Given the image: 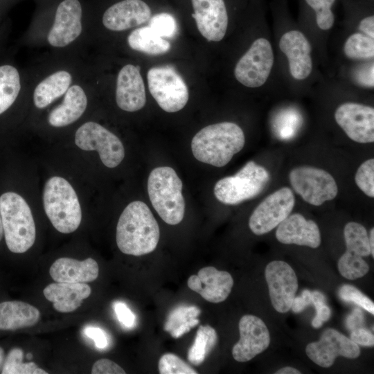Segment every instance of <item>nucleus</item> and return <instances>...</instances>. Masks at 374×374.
I'll use <instances>...</instances> for the list:
<instances>
[{"mask_svg":"<svg viewBox=\"0 0 374 374\" xmlns=\"http://www.w3.org/2000/svg\"><path fill=\"white\" fill-rule=\"evenodd\" d=\"M150 92L165 112L182 109L188 100V90L182 77L170 66L151 68L147 74Z\"/></svg>","mask_w":374,"mask_h":374,"instance_id":"nucleus-8","label":"nucleus"},{"mask_svg":"<svg viewBox=\"0 0 374 374\" xmlns=\"http://www.w3.org/2000/svg\"><path fill=\"white\" fill-rule=\"evenodd\" d=\"M312 303L315 306L317 314L312 321V325L315 328H320L323 323L331 317V310L326 304L324 295L319 292H312Z\"/></svg>","mask_w":374,"mask_h":374,"instance_id":"nucleus-41","label":"nucleus"},{"mask_svg":"<svg viewBox=\"0 0 374 374\" xmlns=\"http://www.w3.org/2000/svg\"><path fill=\"white\" fill-rule=\"evenodd\" d=\"M114 309L120 322L127 327L133 326L135 316L125 303L120 301L116 302L114 305Z\"/></svg>","mask_w":374,"mask_h":374,"instance_id":"nucleus-43","label":"nucleus"},{"mask_svg":"<svg viewBox=\"0 0 374 374\" xmlns=\"http://www.w3.org/2000/svg\"><path fill=\"white\" fill-rule=\"evenodd\" d=\"M269 180L268 171L250 161L235 175L220 179L214 186V195L223 204H238L259 195Z\"/></svg>","mask_w":374,"mask_h":374,"instance_id":"nucleus-7","label":"nucleus"},{"mask_svg":"<svg viewBox=\"0 0 374 374\" xmlns=\"http://www.w3.org/2000/svg\"><path fill=\"white\" fill-rule=\"evenodd\" d=\"M305 352L313 362L325 368L331 366L338 356L355 359L360 355L357 344L332 328L326 330L318 341L310 343Z\"/></svg>","mask_w":374,"mask_h":374,"instance_id":"nucleus-14","label":"nucleus"},{"mask_svg":"<svg viewBox=\"0 0 374 374\" xmlns=\"http://www.w3.org/2000/svg\"><path fill=\"white\" fill-rule=\"evenodd\" d=\"M275 373L276 374H300L301 372L293 367L286 366V367H283L278 370Z\"/></svg>","mask_w":374,"mask_h":374,"instance_id":"nucleus-50","label":"nucleus"},{"mask_svg":"<svg viewBox=\"0 0 374 374\" xmlns=\"http://www.w3.org/2000/svg\"><path fill=\"white\" fill-rule=\"evenodd\" d=\"M345 55L351 59H368L374 56V40L362 33H356L346 39L344 46Z\"/></svg>","mask_w":374,"mask_h":374,"instance_id":"nucleus-34","label":"nucleus"},{"mask_svg":"<svg viewBox=\"0 0 374 374\" xmlns=\"http://www.w3.org/2000/svg\"><path fill=\"white\" fill-rule=\"evenodd\" d=\"M41 10L51 23L46 35L47 44L55 49L72 46L81 37L87 4L84 0H40Z\"/></svg>","mask_w":374,"mask_h":374,"instance_id":"nucleus-3","label":"nucleus"},{"mask_svg":"<svg viewBox=\"0 0 374 374\" xmlns=\"http://www.w3.org/2000/svg\"><path fill=\"white\" fill-rule=\"evenodd\" d=\"M91 293L85 283H53L43 290L45 298L53 303V308L59 312H71L78 309Z\"/></svg>","mask_w":374,"mask_h":374,"instance_id":"nucleus-25","label":"nucleus"},{"mask_svg":"<svg viewBox=\"0 0 374 374\" xmlns=\"http://www.w3.org/2000/svg\"><path fill=\"white\" fill-rule=\"evenodd\" d=\"M40 318L39 310L33 305L19 301L0 303V330H15L35 325Z\"/></svg>","mask_w":374,"mask_h":374,"instance_id":"nucleus-27","label":"nucleus"},{"mask_svg":"<svg viewBox=\"0 0 374 374\" xmlns=\"http://www.w3.org/2000/svg\"><path fill=\"white\" fill-rule=\"evenodd\" d=\"M74 140L82 150L97 151L101 161L108 168L118 166L124 159L125 149L119 138L96 122L87 121L81 125Z\"/></svg>","mask_w":374,"mask_h":374,"instance_id":"nucleus-9","label":"nucleus"},{"mask_svg":"<svg viewBox=\"0 0 374 374\" xmlns=\"http://www.w3.org/2000/svg\"><path fill=\"white\" fill-rule=\"evenodd\" d=\"M195 20L201 35L208 41L219 42L228 26V15L224 0H191Z\"/></svg>","mask_w":374,"mask_h":374,"instance_id":"nucleus-17","label":"nucleus"},{"mask_svg":"<svg viewBox=\"0 0 374 374\" xmlns=\"http://www.w3.org/2000/svg\"><path fill=\"white\" fill-rule=\"evenodd\" d=\"M43 205L55 229L62 233L75 231L82 220L78 195L69 182L63 177L49 178L44 186Z\"/></svg>","mask_w":374,"mask_h":374,"instance_id":"nucleus-5","label":"nucleus"},{"mask_svg":"<svg viewBox=\"0 0 374 374\" xmlns=\"http://www.w3.org/2000/svg\"><path fill=\"white\" fill-rule=\"evenodd\" d=\"M3 235V224H2V220L0 213V241L1 240Z\"/></svg>","mask_w":374,"mask_h":374,"instance_id":"nucleus-53","label":"nucleus"},{"mask_svg":"<svg viewBox=\"0 0 374 374\" xmlns=\"http://www.w3.org/2000/svg\"><path fill=\"white\" fill-rule=\"evenodd\" d=\"M359 29L364 32L366 35L374 38V16H368L364 18L359 23Z\"/></svg>","mask_w":374,"mask_h":374,"instance_id":"nucleus-48","label":"nucleus"},{"mask_svg":"<svg viewBox=\"0 0 374 374\" xmlns=\"http://www.w3.org/2000/svg\"><path fill=\"white\" fill-rule=\"evenodd\" d=\"M273 64L274 53L270 42L265 38H258L236 64L234 75L244 86L258 87L267 80Z\"/></svg>","mask_w":374,"mask_h":374,"instance_id":"nucleus-11","label":"nucleus"},{"mask_svg":"<svg viewBox=\"0 0 374 374\" xmlns=\"http://www.w3.org/2000/svg\"><path fill=\"white\" fill-rule=\"evenodd\" d=\"M271 302L280 313L289 311L298 290V280L292 267L282 260L270 262L265 267Z\"/></svg>","mask_w":374,"mask_h":374,"instance_id":"nucleus-13","label":"nucleus"},{"mask_svg":"<svg viewBox=\"0 0 374 374\" xmlns=\"http://www.w3.org/2000/svg\"><path fill=\"white\" fill-rule=\"evenodd\" d=\"M364 323V314L362 311L358 308L353 310L346 320V326L351 331L359 328H362Z\"/></svg>","mask_w":374,"mask_h":374,"instance_id":"nucleus-47","label":"nucleus"},{"mask_svg":"<svg viewBox=\"0 0 374 374\" xmlns=\"http://www.w3.org/2000/svg\"><path fill=\"white\" fill-rule=\"evenodd\" d=\"M344 235L346 251L362 257L371 255L368 235L364 226L357 222H350L344 227Z\"/></svg>","mask_w":374,"mask_h":374,"instance_id":"nucleus-32","label":"nucleus"},{"mask_svg":"<svg viewBox=\"0 0 374 374\" xmlns=\"http://www.w3.org/2000/svg\"><path fill=\"white\" fill-rule=\"evenodd\" d=\"M86 86L75 82L63 96L60 104L49 112L47 121L53 127H63L78 120L87 109L88 104Z\"/></svg>","mask_w":374,"mask_h":374,"instance_id":"nucleus-23","label":"nucleus"},{"mask_svg":"<svg viewBox=\"0 0 374 374\" xmlns=\"http://www.w3.org/2000/svg\"><path fill=\"white\" fill-rule=\"evenodd\" d=\"M115 98L118 107L125 112H136L145 106V89L139 66L127 64L119 70Z\"/></svg>","mask_w":374,"mask_h":374,"instance_id":"nucleus-19","label":"nucleus"},{"mask_svg":"<svg viewBox=\"0 0 374 374\" xmlns=\"http://www.w3.org/2000/svg\"><path fill=\"white\" fill-rule=\"evenodd\" d=\"M5 357H5V354H4V350H3V348H1L0 346V371H1Z\"/></svg>","mask_w":374,"mask_h":374,"instance_id":"nucleus-52","label":"nucleus"},{"mask_svg":"<svg viewBox=\"0 0 374 374\" xmlns=\"http://www.w3.org/2000/svg\"><path fill=\"white\" fill-rule=\"evenodd\" d=\"M240 340L232 348L235 360L244 362L265 350L270 344L269 332L259 317L246 314L239 321Z\"/></svg>","mask_w":374,"mask_h":374,"instance_id":"nucleus-16","label":"nucleus"},{"mask_svg":"<svg viewBox=\"0 0 374 374\" xmlns=\"http://www.w3.org/2000/svg\"><path fill=\"white\" fill-rule=\"evenodd\" d=\"M373 64H372L368 69L359 71L357 75L358 81L362 84L373 87Z\"/></svg>","mask_w":374,"mask_h":374,"instance_id":"nucleus-49","label":"nucleus"},{"mask_svg":"<svg viewBox=\"0 0 374 374\" xmlns=\"http://www.w3.org/2000/svg\"><path fill=\"white\" fill-rule=\"evenodd\" d=\"M86 336L92 339L95 345L98 348H105L108 344V341L105 332L98 327L88 326L84 329Z\"/></svg>","mask_w":374,"mask_h":374,"instance_id":"nucleus-45","label":"nucleus"},{"mask_svg":"<svg viewBox=\"0 0 374 374\" xmlns=\"http://www.w3.org/2000/svg\"><path fill=\"white\" fill-rule=\"evenodd\" d=\"M98 265L91 258L84 260L60 258L52 264L49 269L51 277L58 283L92 282L98 278Z\"/></svg>","mask_w":374,"mask_h":374,"instance_id":"nucleus-26","label":"nucleus"},{"mask_svg":"<svg viewBox=\"0 0 374 374\" xmlns=\"http://www.w3.org/2000/svg\"><path fill=\"white\" fill-rule=\"evenodd\" d=\"M149 26L160 37H173L177 33V26L175 19L168 13H159L150 19Z\"/></svg>","mask_w":374,"mask_h":374,"instance_id":"nucleus-39","label":"nucleus"},{"mask_svg":"<svg viewBox=\"0 0 374 374\" xmlns=\"http://www.w3.org/2000/svg\"><path fill=\"white\" fill-rule=\"evenodd\" d=\"M295 199L292 190L283 187L265 197L254 209L249 226L256 235L265 234L278 226L292 212Z\"/></svg>","mask_w":374,"mask_h":374,"instance_id":"nucleus-12","label":"nucleus"},{"mask_svg":"<svg viewBox=\"0 0 374 374\" xmlns=\"http://www.w3.org/2000/svg\"><path fill=\"white\" fill-rule=\"evenodd\" d=\"M289 179L294 190L303 199L314 206H320L333 199L338 193L333 177L321 168L296 167L290 171Z\"/></svg>","mask_w":374,"mask_h":374,"instance_id":"nucleus-10","label":"nucleus"},{"mask_svg":"<svg viewBox=\"0 0 374 374\" xmlns=\"http://www.w3.org/2000/svg\"><path fill=\"white\" fill-rule=\"evenodd\" d=\"M350 339L357 345L369 347L374 345L373 335L364 328L353 330L350 334Z\"/></svg>","mask_w":374,"mask_h":374,"instance_id":"nucleus-44","label":"nucleus"},{"mask_svg":"<svg viewBox=\"0 0 374 374\" xmlns=\"http://www.w3.org/2000/svg\"><path fill=\"white\" fill-rule=\"evenodd\" d=\"M277 240L283 244H295L317 248L321 244V233L313 220H306L300 213L289 215L276 231Z\"/></svg>","mask_w":374,"mask_h":374,"instance_id":"nucleus-22","label":"nucleus"},{"mask_svg":"<svg viewBox=\"0 0 374 374\" xmlns=\"http://www.w3.org/2000/svg\"><path fill=\"white\" fill-rule=\"evenodd\" d=\"M338 269L344 278L355 280L366 275L369 266L362 256L346 251L338 261Z\"/></svg>","mask_w":374,"mask_h":374,"instance_id":"nucleus-35","label":"nucleus"},{"mask_svg":"<svg viewBox=\"0 0 374 374\" xmlns=\"http://www.w3.org/2000/svg\"><path fill=\"white\" fill-rule=\"evenodd\" d=\"M337 123L346 135L357 143L374 141V109L355 103L339 105L335 112Z\"/></svg>","mask_w":374,"mask_h":374,"instance_id":"nucleus-15","label":"nucleus"},{"mask_svg":"<svg viewBox=\"0 0 374 374\" xmlns=\"http://www.w3.org/2000/svg\"><path fill=\"white\" fill-rule=\"evenodd\" d=\"M127 41L132 50L151 55L166 53L170 48V44L150 26H143L132 30Z\"/></svg>","mask_w":374,"mask_h":374,"instance_id":"nucleus-28","label":"nucleus"},{"mask_svg":"<svg viewBox=\"0 0 374 374\" xmlns=\"http://www.w3.org/2000/svg\"><path fill=\"white\" fill-rule=\"evenodd\" d=\"M148 193L152 206L167 224L176 225L185 213L182 181L170 167L153 169L148 179Z\"/></svg>","mask_w":374,"mask_h":374,"instance_id":"nucleus-6","label":"nucleus"},{"mask_svg":"<svg viewBox=\"0 0 374 374\" xmlns=\"http://www.w3.org/2000/svg\"><path fill=\"white\" fill-rule=\"evenodd\" d=\"M0 213L8 249L23 253L33 245L36 229L30 208L25 199L14 192L0 197Z\"/></svg>","mask_w":374,"mask_h":374,"instance_id":"nucleus-4","label":"nucleus"},{"mask_svg":"<svg viewBox=\"0 0 374 374\" xmlns=\"http://www.w3.org/2000/svg\"><path fill=\"white\" fill-rule=\"evenodd\" d=\"M335 0H305L316 12V21L321 30H328L334 24V15L331 8Z\"/></svg>","mask_w":374,"mask_h":374,"instance_id":"nucleus-37","label":"nucleus"},{"mask_svg":"<svg viewBox=\"0 0 374 374\" xmlns=\"http://www.w3.org/2000/svg\"><path fill=\"white\" fill-rule=\"evenodd\" d=\"M92 374H125V371L119 365L108 359L97 360L91 368Z\"/></svg>","mask_w":374,"mask_h":374,"instance_id":"nucleus-42","label":"nucleus"},{"mask_svg":"<svg viewBox=\"0 0 374 374\" xmlns=\"http://www.w3.org/2000/svg\"><path fill=\"white\" fill-rule=\"evenodd\" d=\"M339 296L343 301L355 303L371 314H374L373 302L355 287L342 285L339 290Z\"/></svg>","mask_w":374,"mask_h":374,"instance_id":"nucleus-40","label":"nucleus"},{"mask_svg":"<svg viewBox=\"0 0 374 374\" xmlns=\"http://www.w3.org/2000/svg\"><path fill=\"white\" fill-rule=\"evenodd\" d=\"M187 285L206 301L218 303L229 296L233 285V279L229 272L208 266L200 269L197 275L190 276Z\"/></svg>","mask_w":374,"mask_h":374,"instance_id":"nucleus-20","label":"nucleus"},{"mask_svg":"<svg viewBox=\"0 0 374 374\" xmlns=\"http://www.w3.org/2000/svg\"><path fill=\"white\" fill-rule=\"evenodd\" d=\"M369 244L371 247V254L372 257H374V229L372 228L370 231V235L368 236Z\"/></svg>","mask_w":374,"mask_h":374,"instance_id":"nucleus-51","label":"nucleus"},{"mask_svg":"<svg viewBox=\"0 0 374 374\" xmlns=\"http://www.w3.org/2000/svg\"><path fill=\"white\" fill-rule=\"evenodd\" d=\"M75 74L68 68L53 70L37 82L33 91V101L39 109H44L62 97L75 82Z\"/></svg>","mask_w":374,"mask_h":374,"instance_id":"nucleus-24","label":"nucleus"},{"mask_svg":"<svg viewBox=\"0 0 374 374\" xmlns=\"http://www.w3.org/2000/svg\"><path fill=\"white\" fill-rule=\"evenodd\" d=\"M312 303V292L308 290L303 291L301 296L294 297L291 305L292 310L295 313H299Z\"/></svg>","mask_w":374,"mask_h":374,"instance_id":"nucleus-46","label":"nucleus"},{"mask_svg":"<svg viewBox=\"0 0 374 374\" xmlns=\"http://www.w3.org/2000/svg\"><path fill=\"white\" fill-rule=\"evenodd\" d=\"M244 143V134L239 125L222 122L199 130L192 139L191 150L198 161L222 167L243 148Z\"/></svg>","mask_w":374,"mask_h":374,"instance_id":"nucleus-2","label":"nucleus"},{"mask_svg":"<svg viewBox=\"0 0 374 374\" xmlns=\"http://www.w3.org/2000/svg\"><path fill=\"white\" fill-rule=\"evenodd\" d=\"M280 51L287 56L290 71L296 80L308 77L312 69L311 46L300 31L290 30L284 33L279 41Z\"/></svg>","mask_w":374,"mask_h":374,"instance_id":"nucleus-21","label":"nucleus"},{"mask_svg":"<svg viewBox=\"0 0 374 374\" xmlns=\"http://www.w3.org/2000/svg\"><path fill=\"white\" fill-rule=\"evenodd\" d=\"M200 313L197 306H178L170 312L163 329L173 338H179L199 323L197 317Z\"/></svg>","mask_w":374,"mask_h":374,"instance_id":"nucleus-29","label":"nucleus"},{"mask_svg":"<svg viewBox=\"0 0 374 374\" xmlns=\"http://www.w3.org/2000/svg\"><path fill=\"white\" fill-rule=\"evenodd\" d=\"M151 10L142 0H121L109 6L103 13L102 24L109 30L124 31L145 23Z\"/></svg>","mask_w":374,"mask_h":374,"instance_id":"nucleus-18","label":"nucleus"},{"mask_svg":"<svg viewBox=\"0 0 374 374\" xmlns=\"http://www.w3.org/2000/svg\"><path fill=\"white\" fill-rule=\"evenodd\" d=\"M161 374H197V372L183 359L173 353H165L159 360Z\"/></svg>","mask_w":374,"mask_h":374,"instance_id":"nucleus-36","label":"nucleus"},{"mask_svg":"<svg viewBox=\"0 0 374 374\" xmlns=\"http://www.w3.org/2000/svg\"><path fill=\"white\" fill-rule=\"evenodd\" d=\"M21 89V76L12 65L0 66V114L8 110L19 95Z\"/></svg>","mask_w":374,"mask_h":374,"instance_id":"nucleus-30","label":"nucleus"},{"mask_svg":"<svg viewBox=\"0 0 374 374\" xmlns=\"http://www.w3.org/2000/svg\"><path fill=\"white\" fill-rule=\"evenodd\" d=\"M159 237L158 223L144 202L134 201L125 208L116 226V244L121 252L135 256L150 253Z\"/></svg>","mask_w":374,"mask_h":374,"instance_id":"nucleus-1","label":"nucleus"},{"mask_svg":"<svg viewBox=\"0 0 374 374\" xmlns=\"http://www.w3.org/2000/svg\"><path fill=\"white\" fill-rule=\"evenodd\" d=\"M355 181L359 189L370 197H374V159H370L358 168Z\"/></svg>","mask_w":374,"mask_h":374,"instance_id":"nucleus-38","label":"nucleus"},{"mask_svg":"<svg viewBox=\"0 0 374 374\" xmlns=\"http://www.w3.org/2000/svg\"><path fill=\"white\" fill-rule=\"evenodd\" d=\"M217 341L215 330L208 325L199 326L195 339L188 352V361L195 366L202 364Z\"/></svg>","mask_w":374,"mask_h":374,"instance_id":"nucleus-31","label":"nucleus"},{"mask_svg":"<svg viewBox=\"0 0 374 374\" xmlns=\"http://www.w3.org/2000/svg\"><path fill=\"white\" fill-rule=\"evenodd\" d=\"M22 349L14 348L5 357L1 368L2 374H47L44 370L39 368L33 362H23Z\"/></svg>","mask_w":374,"mask_h":374,"instance_id":"nucleus-33","label":"nucleus"}]
</instances>
